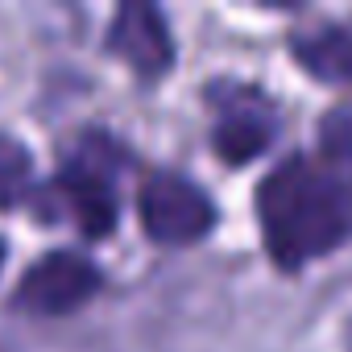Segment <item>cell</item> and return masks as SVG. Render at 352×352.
Returning <instances> with one entry per match:
<instances>
[{
    "instance_id": "6da1fadb",
    "label": "cell",
    "mask_w": 352,
    "mask_h": 352,
    "mask_svg": "<svg viewBox=\"0 0 352 352\" xmlns=\"http://www.w3.org/2000/svg\"><path fill=\"white\" fill-rule=\"evenodd\" d=\"M265 245L282 270H298L352 241V179L315 157H286L257 187Z\"/></svg>"
},
{
    "instance_id": "7a4b0ae2",
    "label": "cell",
    "mask_w": 352,
    "mask_h": 352,
    "mask_svg": "<svg viewBox=\"0 0 352 352\" xmlns=\"http://www.w3.org/2000/svg\"><path fill=\"white\" fill-rule=\"evenodd\" d=\"M141 224L149 232V241L157 245H195L212 232L216 224V208L212 199L183 174L157 170L141 183V199H137Z\"/></svg>"
},
{
    "instance_id": "3957f363",
    "label": "cell",
    "mask_w": 352,
    "mask_h": 352,
    "mask_svg": "<svg viewBox=\"0 0 352 352\" xmlns=\"http://www.w3.org/2000/svg\"><path fill=\"white\" fill-rule=\"evenodd\" d=\"M96 290H100V270L83 253L54 249L21 274L13 302L30 315H71Z\"/></svg>"
},
{
    "instance_id": "277c9868",
    "label": "cell",
    "mask_w": 352,
    "mask_h": 352,
    "mask_svg": "<svg viewBox=\"0 0 352 352\" xmlns=\"http://www.w3.org/2000/svg\"><path fill=\"white\" fill-rule=\"evenodd\" d=\"M108 42L141 79H157L174 63V42H170L166 17L153 5H120Z\"/></svg>"
},
{
    "instance_id": "5b68a950",
    "label": "cell",
    "mask_w": 352,
    "mask_h": 352,
    "mask_svg": "<svg viewBox=\"0 0 352 352\" xmlns=\"http://www.w3.org/2000/svg\"><path fill=\"white\" fill-rule=\"evenodd\" d=\"M63 195L87 236H104L116 224V191L108 179V166H100L96 157L83 153L63 170Z\"/></svg>"
},
{
    "instance_id": "8992f818",
    "label": "cell",
    "mask_w": 352,
    "mask_h": 352,
    "mask_svg": "<svg viewBox=\"0 0 352 352\" xmlns=\"http://www.w3.org/2000/svg\"><path fill=\"white\" fill-rule=\"evenodd\" d=\"M294 58L323 83H352V25H323L294 38Z\"/></svg>"
},
{
    "instance_id": "52a82bcc",
    "label": "cell",
    "mask_w": 352,
    "mask_h": 352,
    "mask_svg": "<svg viewBox=\"0 0 352 352\" xmlns=\"http://www.w3.org/2000/svg\"><path fill=\"white\" fill-rule=\"evenodd\" d=\"M270 145V116L257 104H236L216 124V149L224 162H249Z\"/></svg>"
},
{
    "instance_id": "ba28073f",
    "label": "cell",
    "mask_w": 352,
    "mask_h": 352,
    "mask_svg": "<svg viewBox=\"0 0 352 352\" xmlns=\"http://www.w3.org/2000/svg\"><path fill=\"white\" fill-rule=\"evenodd\" d=\"M319 149L327 166L344 170L352 179V104H340L319 120Z\"/></svg>"
},
{
    "instance_id": "9c48e42d",
    "label": "cell",
    "mask_w": 352,
    "mask_h": 352,
    "mask_svg": "<svg viewBox=\"0 0 352 352\" xmlns=\"http://www.w3.org/2000/svg\"><path fill=\"white\" fill-rule=\"evenodd\" d=\"M30 149L13 141L9 133H0V208H9L25 195L30 187Z\"/></svg>"
},
{
    "instance_id": "30bf717a",
    "label": "cell",
    "mask_w": 352,
    "mask_h": 352,
    "mask_svg": "<svg viewBox=\"0 0 352 352\" xmlns=\"http://www.w3.org/2000/svg\"><path fill=\"white\" fill-rule=\"evenodd\" d=\"M348 352H352V327H348Z\"/></svg>"
}]
</instances>
